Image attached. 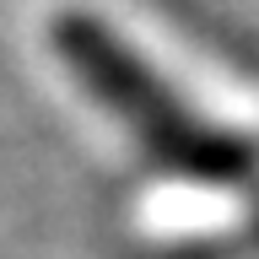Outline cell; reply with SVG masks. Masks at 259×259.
Returning a JSON list of instances; mask_svg holds the SVG:
<instances>
[{"label":"cell","mask_w":259,"mask_h":259,"mask_svg":"<svg viewBox=\"0 0 259 259\" xmlns=\"http://www.w3.org/2000/svg\"><path fill=\"white\" fill-rule=\"evenodd\" d=\"M54 38H60V54L76 65L103 97H108L113 108L124 113L130 124L141 130V141L157 146L162 157L184 162V167H194V173H210V167L227 173V167H238V162H243V151L232 141L200 130L178 103H167V92L141 70V60L124 54V49L108 38V27H97L92 16H60Z\"/></svg>","instance_id":"1"},{"label":"cell","mask_w":259,"mask_h":259,"mask_svg":"<svg viewBox=\"0 0 259 259\" xmlns=\"http://www.w3.org/2000/svg\"><path fill=\"white\" fill-rule=\"evenodd\" d=\"M238 222H243V200H232L227 189L173 184V189L151 194L141 205V227L157 238H205V232H227Z\"/></svg>","instance_id":"2"}]
</instances>
